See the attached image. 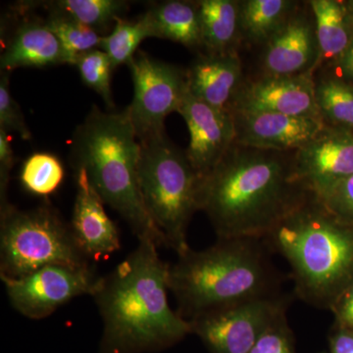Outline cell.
Wrapping results in <instances>:
<instances>
[{"mask_svg":"<svg viewBox=\"0 0 353 353\" xmlns=\"http://www.w3.org/2000/svg\"><path fill=\"white\" fill-rule=\"evenodd\" d=\"M319 59L316 69L338 62L353 39V20L345 2L311 0Z\"/></svg>","mask_w":353,"mask_h":353,"instance_id":"d6986e66","label":"cell"},{"mask_svg":"<svg viewBox=\"0 0 353 353\" xmlns=\"http://www.w3.org/2000/svg\"><path fill=\"white\" fill-rule=\"evenodd\" d=\"M101 278L92 264H52L24 277H0L12 307L32 320L48 317L76 297L94 296Z\"/></svg>","mask_w":353,"mask_h":353,"instance_id":"9c48e42d","label":"cell"},{"mask_svg":"<svg viewBox=\"0 0 353 353\" xmlns=\"http://www.w3.org/2000/svg\"><path fill=\"white\" fill-rule=\"evenodd\" d=\"M317 199L334 217L353 226V175L336 185L326 196Z\"/></svg>","mask_w":353,"mask_h":353,"instance_id":"4dcf8cb0","label":"cell"},{"mask_svg":"<svg viewBox=\"0 0 353 353\" xmlns=\"http://www.w3.org/2000/svg\"><path fill=\"white\" fill-rule=\"evenodd\" d=\"M139 190L146 211L167 248L181 255L190 250L188 227L199 208L201 178L185 152L166 134L139 141Z\"/></svg>","mask_w":353,"mask_h":353,"instance_id":"8992f818","label":"cell"},{"mask_svg":"<svg viewBox=\"0 0 353 353\" xmlns=\"http://www.w3.org/2000/svg\"><path fill=\"white\" fill-rule=\"evenodd\" d=\"M290 0L240 1V34L246 43L265 46L299 8Z\"/></svg>","mask_w":353,"mask_h":353,"instance_id":"7402d4cb","label":"cell"},{"mask_svg":"<svg viewBox=\"0 0 353 353\" xmlns=\"http://www.w3.org/2000/svg\"><path fill=\"white\" fill-rule=\"evenodd\" d=\"M75 66L83 83L101 95L109 108H113L110 79L114 68L105 51L99 48L83 53L77 58Z\"/></svg>","mask_w":353,"mask_h":353,"instance_id":"83f0119b","label":"cell"},{"mask_svg":"<svg viewBox=\"0 0 353 353\" xmlns=\"http://www.w3.org/2000/svg\"><path fill=\"white\" fill-rule=\"evenodd\" d=\"M236 145L294 152L303 148L326 127L316 118L294 117L270 112L232 111Z\"/></svg>","mask_w":353,"mask_h":353,"instance_id":"9a60e30c","label":"cell"},{"mask_svg":"<svg viewBox=\"0 0 353 353\" xmlns=\"http://www.w3.org/2000/svg\"><path fill=\"white\" fill-rule=\"evenodd\" d=\"M310 8V7H309ZM319 48L312 12L299 8L263 46L264 75L290 77L312 73L317 67Z\"/></svg>","mask_w":353,"mask_h":353,"instance_id":"2e32d148","label":"cell"},{"mask_svg":"<svg viewBox=\"0 0 353 353\" xmlns=\"http://www.w3.org/2000/svg\"><path fill=\"white\" fill-rule=\"evenodd\" d=\"M154 38L170 39L192 50L203 52L201 19L196 1L168 0L157 2L145 12Z\"/></svg>","mask_w":353,"mask_h":353,"instance_id":"ffe728a7","label":"cell"},{"mask_svg":"<svg viewBox=\"0 0 353 353\" xmlns=\"http://www.w3.org/2000/svg\"><path fill=\"white\" fill-rule=\"evenodd\" d=\"M64 167L54 154L36 152L26 159L20 181L30 194L48 196L54 194L64 180Z\"/></svg>","mask_w":353,"mask_h":353,"instance_id":"484cf974","label":"cell"},{"mask_svg":"<svg viewBox=\"0 0 353 353\" xmlns=\"http://www.w3.org/2000/svg\"><path fill=\"white\" fill-rule=\"evenodd\" d=\"M294 152L234 143L201 179L199 208L218 239H264L313 196L297 171Z\"/></svg>","mask_w":353,"mask_h":353,"instance_id":"6da1fadb","label":"cell"},{"mask_svg":"<svg viewBox=\"0 0 353 353\" xmlns=\"http://www.w3.org/2000/svg\"><path fill=\"white\" fill-rule=\"evenodd\" d=\"M134 99L128 115L139 141L164 134L167 116L179 112L188 92L187 71L137 52L129 64Z\"/></svg>","mask_w":353,"mask_h":353,"instance_id":"ba28073f","label":"cell"},{"mask_svg":"<svg viewBox=\"0 0 353 353\" xmlns=\"http://www.w3.org/2000/svg\"><path fill=\"white\" fill-rule=\"evenodd\" d=\"M10 73L1 72L0 76V130L14 132L28 141L32 138L31 132L26 124L20 106L10 92Z\"/></svg>","mask_w":353,"mask_h":353,"instance_id":"f1b7e54d","label":"cell"},{"mask_svg":"<svg viewBox=\"0 0 353 353\" xmlns=\"http://www.w3.org/2000/svg\"><path fill=\"white\" fill-rule=\"evenodd\" d=\"M294 157L301 180L316 199H322L353 175V132L326 125Z\"/></svg>","mask_w":353,"mask_h":353,"instance_id":"7c38bea8","label":"cell"},{"mask_svg":"<svg viewBox=\"0 0 353 353\" xmlns=\"http://www.w3.org/2000/svg\"><path fill=\"white\" fill-rule=\"evenodd\" d=\"M15 163L11 136L9 132L0 130V210L10 205L7 197L10 174Z\"/></svg>","mask_w":353,"mask_h":353,"instance_id":"1f68e13d","label":"cell"},{"mask_svg":"<svg viewBox=\"0 0 353 353\" xmlns=\"http://www.w3.org/2000/svg\"><path fill=\"white\" fill-rule=\"evenodd\" d=\"M188 90L204 103L231 112L243 85V65L238 53L214 55L199 53L187 71Z\"/></svg>","mask_w":353,"mask_h":353,"instance_id":"ac0fdd59","label":"cell"},{"mask_svg":"<svg viewBox=\"0 0 353 353\" xmlns=\"http://www.w3.org/2000/svg\"><path fill=\"white\" fill-rule=\"evenodd\" d=\"M250 353H296L285 311L265 330Z\"/></svg>","mask_w":353,"mask_h":353,"instance_id":"f546056e","label":"cell"},{"mask_svg":"<svg viewBox=\"0 0 353 353\" xmlns=\"http://www.w3.org/2000/svg\"><path fill=\"white\" fill-rule=\"evenodd\" d=\"M158 248L152 240H139L102 276L92 296L103 324L101 353L160 352L192 334L190 321L169 304L170 264L160 259Z\"/></svg>","mask_w":353,"mask_h":353,"instance_id":"7a4b0ae2","label":"cell"},{"mask_svg":"<svg viewBox=\"0 0 353 353\" xmlns=\"http://www.w3.org/2000/svg\"><path fill=\"white\" fill-rule=\"evenodd\" d=\"M29 1L21 2L7 14L1 26V72L18 68H44L54 65H74L61 41L46 18L34 15Z\"/></svg>","mask_w":353,"mask_h":353,"instance_id":"8fae6325","label":"cell"},{"mask_svg":"<svg viewBox=\"0 0 353 353\" xmlns=\"http://www.w3.org/2000/svg\"><path fill=\"white\" fill-rule=\"evenodd\" d=\"M203 52L223 55L236 52L240 41V1L199 0Z\"/></svg>","mask_w":353,"mask_h":353,"instance_id":"44dd1931","label":"cell"},{"mask_svg":"<svg viewBox=\"0 0 353 353\" xmlns=\"http://www.w3.org/2000/svg\"><path fill=\"white\" fill-rule=\"evenodd\" d=\"M339 326L353 330V282L332 306Z\"/></svg>","mask_w":353,"mask_h":353,"instance_id":"d6a6232c","label":"cell"},{"mask_svg":"<svg viewBox=\"0 0 353 353\" xmlns=\"http://www.w3.org/2000/svg\"><path fill=\"white\" fill-rule=\"evenodd\" d=\"M266 248L263 239H218L205 250L178 255L169 268V290L180 315L190 321L212 309L277 296Z\"/></svg>","mask_w":353,"mask_h":353,"instance_id":"277c9868","label":"cell"},{"mask_svg":"<svg viewBox=\"0 0 353 353\" xmlns=\"http://www.w3.org/2000/svg\"><path fill=\"white\" fill-rule=\"evenodd\" d=\"M190 132L185 155L199 178L219 163L236 141L231 112L219 110L199 101L188 90L179 112Z\"/></svg>","mask_w":353,"mask_h":353,"instance_id":"5bb4252c","label":"cell"},{"mask_svg":"<svg viewBox=\"0 0 353 353\" xmlns=\"http://www.w3.org/2000/svg\"><path fill=\"white\" fill-rule=\"evenodd\" d=\"M154 38L152 24L145 13L136 20L121 18L114 25L112 32L102 39L101 50L110 58L113 68L129 64L137 54L141 41Z\"/></svg>","mask_w":353,"mask_h":353,"instance_id":"d4e9b609","label":"cell"},{"mask_svg":"<svg viewBox=\"0 0 353 353\" xmlns=\"http://www.w3.org/2000/svg\"><path fill=\"white\" fill-rule=\"evenodd\" d=\"M320 116L328 126L353 132V85L338 77L315 80Z\"/></svg>","mask_w":353,"mask_h":353,"instance_id":"cb8c5ba5","label":"cell"},{"mask_svg":"<svg viewBox=\"0 0 353 353\" xmlns=\"http://www.w3.org/2000/svg\"><path fill=\"white\" fill-rule=\"evenodd\" d=\"M334 67L340 73L341 76L338 78L353 85V39Z\"/></svg>","mask_w":353,"mask_h":353,"instance_id":"e575fe53","label":"cell"},{"mask_svg":"<svg viewBox=\"0 0 353 353\" xmlns=\"http://www.w3.org/2000/svg\"><path fill=\"white\" fill-rule=\"evenodd\" d=\"M232 111L270 112L322 119L316 102L312 73L290 77L261 76L243 83Z\"/></svg>","mask_w":353,"mask_h":353,"instance_id":"4fadbf2b","label":"cell"},{"mask_svg":"<svg viewBox=\"0 0 353 353\" xmlns=\"http://www.w3.org/2000/svg\"><path fill=\"white\" fill-rule=\"evenodd\" d=\"M330 353H353V330L339 326L330 336Z\"/></svg>","mask_w":353,"mask_h":353,"instance_id":"836d02e7","label":"cell"},{"mask_svg":"<svg viewBox=\"0 0 353 353\" xmlns=\"http://www.w3.org/2000/svg\"><path fill=\"white\" fill-rule=\"evenodd\" d=\"M48 12L57 13L87 26L94 31L105 34L117 20L124 18L129 2L124 0H57L32 1Z\"/></svg>","mask_w":353,"mask_h":353,"instance_id":"603a6c76","label":"cell"},{"mask_svg":"<svg viewBox=\"0 0 353 353\" xmlns=\"http://www.w3.org/2000/svg\"><path fill=\"white\" fill-rule=\"evenodd\" d=\"M263 240L289 262L296 296L310 305L331 309L353 282V226L314 196Z\"/></svg>","mask_w":353,"mask_h":353,"instance_id":"5b68a950","label":"cell"},{"mask_svg":"<svg viewBox=\"0 0 353 353\" xmlns=\"http://www.w3.org/2000/svg\"><path fill=\"white\" fill-rule=\"evenodd\" d=\"M46 24L57 34L62 46L72 58L75 66L77 58L88 51L101 48L102 39L99 32L75 20L57 13L48 12Z\"/></svg>","mask_w":353,"mask_h":353,"instance_id":"4316f807","label":"cell"},{"mask_svg":"<svg viewBox=\"0 0 353 353\" xmlns=\"http://www.w3.org/2000/svg\"><path fill=\"white\" fill-rule=\"evenodd\" d=\"M139 154L141 143L126 109L104 112L92 106L70 141V164L74 171L85 172L104 203L126 221L138 240L146 239L166 246L141 199Z\"/></svg>","mask_w":353,"mask_h":353,"instance_id":"3957f363","label":"cell"},{"mask_svg":"<svg viewBox=\"0 0 353 353\" xmlns=\"http://www.w3.org/2000/svg\"><path fill=\"white\" fill-rule=\"evenodd\" d=\"M345 6H347L348 12H350L353 20V0H350V1L345 2Z\"/></svg>","mask_w":353,"mask_h":353,"instance_id":"d590c367","label":"cell"},{"mask_svg":"<svg viewBox=\"0 0 353 353\" xmlns=\"http://www.w3.org/2000/svg\"><path fill=\"white\" fill-rule=\"evenodd\" d=\"M76 197L70 223L77 245L90 261L108 259L121 248L119 231L85 172L75 171Z\"/></svg>","mask_w":353,"mask_h":353,"instance_id":"e0dca14e","label":"cell"},{"mask_svg":"<svg viewBox=\"0 0 353 353\" xmlns=\"http://www.w3.org/2000/svg\"><path fill=\"white\" fill-rule=\"evenodd\" d=\"M52 264H92L70 223L50 204L0 210V277L17 279Z\"/></svg>","mask_w":353,"mask_h":353,"instance_id":"52a82bcc","label":"cell"},{"mask_svg":"<svg viewBox=\"0 0 353 353\" xmlns=\"http://www.w3.org/2000/svg\"><path fill=\"white\" fill-rule=\"evenodd\" d=\"M287 299L268 296L212 309L190 320L210 353H250L265 330L287 311Z\"/></svg>","mask_w":353,"mask_h":353,"instance_id":"30bf717a","label":"cell"}]
</instances>
